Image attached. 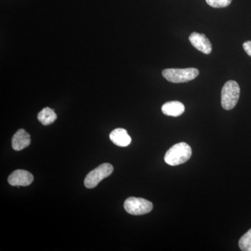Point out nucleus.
Wrapping results in <instances>:
<instances>
[{
	"mask_svg": "<svg viewBox=\"0 0 251 251\" xmlns=\"http://www.w3.org/2000/svg\"><path fill=\"white\" fill-rule=\"evenodd\" d=\"M192 155L191 147L186 143H179L172 147L165 155L164 160L170 166H179L186 163Z\"/></svg>",
	"mask_w": 251,
	"mask_h": 251,
	"instance_id": "1",
	"label": "nucleus"
},
{
	"mask_svg": "<svg viewBox=\"0 0 251 251\" xmlns=\"http://www.w3.org/2000/svg\"><path fill=\"white\" fill-rule=\"evenodd\" d=\"M240 96V87L236 81L226 82L221 91V105L225 110L233 109L238 103Z\"/></svg>",
	"mask_w": 251,
	"mask_h": 251,
	"instance_id": "2",
	"label": "nucleus"
},
{
	"mask_svg": "<svg viewBox=\"0 0 251 251\" xmlns=\"http://www.w3.org/2000/svg\"><path fill=\"white\" fill-rule=\"evenodd\" d=\"M163 76L173 83H182L194 80L199 75V71L196 68L187 69H167L162 72Z\"/></svg>",
	"mask_w": 251,
	"mask_h": 251,
	"instance_id": "3",
	"label": "nucleus"
},
{
	"mask_svg": "<svg viewBox=\"0 0 251 251\" xmlns=\"http://www.w3.org/2000/svg\"><path fill=\"white\" fill-rule=\"evenodd\" d=\"M113 167L110 163H103L100 165L86 176L85 181H84L85 187L95 188L102 180L110 176L113 172Z\"/></svg>",
	"mask_w": 251,
	"mask_h": 251,
	"instance_id": "4",
	"label": "nucleus"
},
{
	"mask_svg": "<svg viewBox=\"0 0 251 251\" xmlns=\"http://www.w3.org/2000/svg\"><path fill=\"white\" fill-rule=\"evenodd\" d=\"M125 209L131 215H144L152 210L153 204L143 198L130 197L126 200Z\"/></svg>",
	"mask_w": 251,
	"mask_h": 251,
	"instance_id": "5",
	"label": "nucleus"
},
{
	"mask_svg": "<svg viewBox=\"0 0 251 251\" xmlns=\"http://www.w3.org/2000/svg\"><path fill=\"white\" fill-rule=\"evenodd\" d=\"M34 176L29 172L24 170H17L9 175V184L14 186H27L32 183Z\"/></svg>",
	"mask_w": 251,
	"mask_h": 251,
	"instance_id": "6",
	"label": "nucleus"
},
{
	"mask_svg": "<svg viewBox=\"0 0 251 251\" xmlns=\"http://www.w3.org/2000/svg\"><path fill=\"white\" fill-rule=\"evenodd\" d=\"M189 41L193 47L202 53L209 54L212 50V46L210 41L206 37L205 34L193 32L189 36Z\"/></svg>",
	"mask_w": 251,
	"mask_h": 251,
	"instance_id": "7",
	"label": "nucleus"
},
{
	"mask_svg": "<svg viewBox=\"0 0 251 251\" xmlns=\"http://www.w3.org/2000/svg\"><path fill=\"white\" fill-rule=\"evenodd\" d=\"M31 143L30 135L24 129H19L12 138V148L15 151H21Z\"/></svg>",
	"mask_w": 251,
	"mask_h": 251,
	"instance_id": "8",
	"label": "nucleus"
},
{
	"mask_svg": "<svg viewBox=\"0 0 251 251\" xmlns=\"http://www.w3.org/2000/svg\"><path fill=\"white\" fill-rule=\"evenodd\" d=\"M110 139L115 145L122 148L128 146L131 143V138L126 130L121 128L112 130L110 134Z\"/></svg>",
	"mask_w": 251,
	"mask_h": 251,
	"instance_id": "9",
	"label": "nucleus"
},
{
	"mask_svg": "<svg viewBox=\"0 0 251 251\" xmlns=\"http://www.w3.org/2000/svg\"><path fill=\"white\" fill-rule=\"evenodd\" d=\"M162 112L167 116L179 117L185 111L184 104L179 101H170L163 104Z\"/></svg>",
	"mask_w": 251,
	"mask_h": 251,
	"instance_id": "10",
	"label": "nucleus"
},
{
	"mask_svg": "<svg viewBox=\"0 0 251 251\" xmlns=\"http://www.w3.org/2000/svg\"><path fill=\"white\" fill-rule=\"evenodd\" d=\"M57 116L52 109L45 108L38 114V120L43 125L48 126L53 123L57 120Z\"/></svg>",
	"mask_w": 251,
	"mask_h": 251,
	"instance_id": "11",
	"label": "nucleus"
},
{
	"mask_svg": "<svg viewBox=\"0 0 251 251\" xmlns=\"http://www.w3.org/2000/svg\"><path fill=\"white\" fill-rule=\"evenodd\" d=\"M239 247L243 251H251V229L239 239Z\"/></svg>",
	"mask_w": 251,
	"mask_h": 251,
	"instance_id": "12",
	"label": "nucleus"
},
{
	"mask_svg": "<svg viewBox=\"0 0 251 251\" xmlns=\"http://www.w3.org/2000/svg\"><path fill=\"white\" fill-rule=\"evenodd\" d=\"M206 2L213 8H224L228 6L232 0H206Z\"/></svg>",
	"mask_w": 251,
	"mask_h": 251,
	"instance_id": "13",
	"label": "nucleus"
},
{
	"mask_svg": "<svg viewBox=\"0 0 251 251\" xmlns=\"http://www.w3.org/2000/svg\"><path fill=\"white\" fill-rule=\"evenodd\" d=\"M243 48H244V50L251 57V41H248L247 42L244 43L243 44Z\"/></svg>",
	"mask_w": 251,
	"mask_h": 251,
	"instance_id": "14",
	"label": "nucleus"
}]
</instances>
